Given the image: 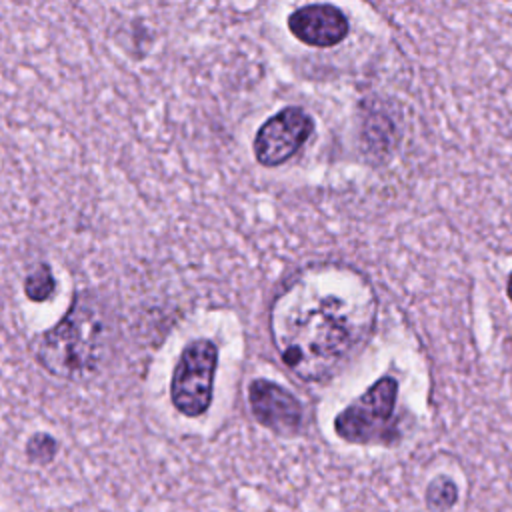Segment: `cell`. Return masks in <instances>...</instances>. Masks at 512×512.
<instances>
[{"instance_id":"cell-1","label":"cell","mask_w":512,"mask_h":512,"mask_svg":"<svg viewBox=\"0 0 512 512\" xmlns=\"http://www.w3.org/2000/svg\"><path fill=\"white\" fill-rule=\"evenodd\" d=\"M376 296L354 268L312 264L290 276L270 308V336L282 362L300 380L336 376L370 340Z\"/></svg>"},{"instance_id":"cell-2","label":"cell","mask_w":512,"mask_h":512,"mask_svg":"<svg viewBox=\"0 0 512 512\" xmlns=\"http://www.w3.org/2000/svg\"><path fill=\"white\" fill-rule=\"evenodd\" d=\"M102 320L76 300L68 314L38 340L36 358L54 376L78 378L96 370L102 356Z\"/></svg>"},{"instance_id":"cell-3","label":"cell","mask_w":512,"mask_h":512,"mask_svg":"<svg viewBox=\"0 0 512 512\" xmlns=\"http://www.w3.org/2000/svg\"><path fill=\"white\" fill-rule=\"evenodd\" d=\"M398 384L384 376L376 380L356 402L346 406L334 420L340 438L356 444L384 442L392 436V418Z\"/></svg>"},{"instance_id":"cell-4","label":"cell","mask_w":512,"mask_h":512,"mask_svg":"<svg viewBox=\"0 0 512 512\" xmlns=\"http://www.w3.org/2000/svg\"><path fill=\"white\" fill-rule=\"evenodd\" d=\"M216 364L218 348L210 340H194L182 350L170 384L172 404L178 412L194 418L208 410Z\"/></svg>"},{"instance_id":"cell-5","label":"cell","mask_w":512,"mask_h":512,"mask_svg":"<svg viewBox=\"0 0 512 512\" xmlns=\"http://www.w3.org/2000/svg\"><path fill=\"white\" fill-rule=\"evenodd\" d=\"M312 118L296 106L284 108L272 118H268L256 138L254 154L262 166H278L286 162L312 134Z\"/></svg>"},{"instance_id":"cell-6","label":"cell","mask_w":512,"mask_h":512,"mask_svg":"<svg viewBox=\"0 0 512 512\" xmlns=\"http://www.w3.org/2000/svg\"><path fill=\"white\" fill-rule=\"evenodd\" d=\"M248 400L262 426L278 434H292L300 428L302 406L286 388L270 380H254L248 386Z\"/></svg>"},{"instance_id":"cell-7","label":"cell","mask_w":512,"mask_h":512,"mask_svg":"<svg viewBox=\"0 0 512 512\" xmlns=\"http://www.w3.org/2000/svg\"><path fill=\"white\" fill-rule=\"evenodd\" d=\"M290 32L304 44L328 48L348 34V20L342 10L330 4H308L288 16Z\"/></svg>"},{"instance_id":"cell-8","label":"cell","mask_w":512,"mask_h":512,"mask_svg":"<svg viewBox=\"0 0 512 512\" xmlns=\"http://www.w3.org/2000/svg\"><path fill=\"white\" fill-rule=\"evenodd\" d=\"M24 290L26 296L34 302H44L50 298V294L54 292V278L48 270V266H40L38 270H34L26 282H24Z\"/></svg>"},{"instance_id":"cell-9","label":"cell","mask_w":512,"mask_h":512,"mask_svg":"<svg viewBox=\"0 0 512 512\" xmlns=\"http://www.w3.org/2000/svg\"><path fill=\"white\" fill-rule=\"evenodd\" d=\"M456 498H458V490H456L454 482H450L448 478L434 480L426 492L428 504L436 510H446L448 506H452L456 502Z\"/></svg>"},{"instance_id":"cell-10","label":"cell","mask_w":512,"mask_h":512,"mask_svg":"<svg viewBox=\"0 0 512 512\" xmlns=\"http://www.w3.org/2000/svg\"><path fill=\"white\" fill-rule=\"evenodd\" d=\"M508 298L512 300V274H510V278H508Z\"/></svg>"}]
</instances>
